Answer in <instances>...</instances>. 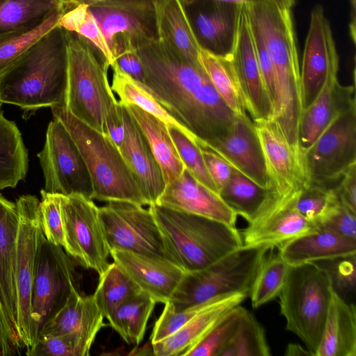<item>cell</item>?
I'll list each match as a JSON object with an SVG mask.
<instances>
[{
    "label": "cell",
    "instance_id": "6da1fadb",
    "mask_svg": "<svg viewBox=\"0 0 356 356\" xmlns=\"http://www.w3.org/2000/svg\"><path fill=\"white\" fill-rule=\"evenodd\" d=\"M136 51L145 71L142 85L200 143L227 133L236 114L218 95L200 64L184 60L157 38Z\"/></svg>",
    "mask_w": 356,
    "mask_h": 356
},
{
    "label": "cell",
    "instance_id": "7a4b0ae2",
    "mask_svg": "<svg viewBox=\"0 0 356 356\" xmlns=\"http://www.w3.org/2000/svg\"><path fill=\"white\" fill-rule=\"evenodd\" d=\"M244 6L249 22L259 33L273 64L275 95L270 120L299 154V126L303 104L291 9L262 0Z\"/></svg>",
    "mask_w": 356,
    "mask_h": 356
},
{
    "label": "cell",
    "instance_id": "3957f363",
    "mask_svg": "<svg viewBox=\"0 0 356 356\" xmlns=\"http://www.w3.org/2000/svg\"><path fill=\"white\" fill-rule=\"evenodd\" d=\"M67 78L65 30L58 25L0 74V104L26 113L63 104Z\"/></svg>",
    "mask_w": 356,
    "mask_h": 356
},
{
    "label": "cell",
    "instance_id": "277c9868",
    "mask_svg": "<svg viewBox=\"0 0 356 356\" xmlns=\"http://www.w3.org/2000/svg\"><path fill=\"white\" fill-rule=\"evenodd\" d=\"M159 229L166 258L184 272L207 267L243 245L241 232L228 224L149 205Z\"/></svg>",
    "mask_w": 356,
    "mask_h": 356
},
{
    "label": "cell",
    "instance_id": "5b68a950",
    "mask_svg": "<svg viewBox=\"0 0 356 356\" xmlns=\"http://www.w3.org/2000/svg\"><path fill=\"white\" fill-rule=\"evenodd\" d=\"M51 108L54 118L63 124L83 158L91 179L92 200L148 205L119 149L106 134L79 120L63 104Z\"/></svg>",
    "mask_w": 356,
    "mask_h": 356
},
{
    "label": "cell",
    "instance_id": "8992f818",
    "mask_svg": "<svg viewBox=\"0 0 356 356\" xmlns=\"http://www.w3.org/2000/svg\"><path fill=\"white\" fill-rule=\"evenodd\" d=\"M67 78L63 105L74 117L105 134L106 118L118 102L108 79L109 66L86 39L65 30Z\"/></svg>",
    "mask_w": 356,
    "mask_h": 356
},
{
    "label": "cell",
    "instance_id": "52a82bcc",
    "mask_svg": "<svg viewBox=\"0 0 356 356\" xmlns=\"http://www.w3.org/2000/svg\"><path fill=\"white\" fill-rule=\"evenodd\" d=\"M267 245H245L207 267L185 272L168 303L175 311L218 296L243 293L250 296L254 280L268 252Z\"/></svg>",
    "mask_w": 356,
    "mask_h": 356
},
{
    "label": "cell",
    "instance_id": "ba28073f",
    "mask_svg": "<svg viewBox=\"0 0 356 356\" xmlns=\"http://www.w3.org/2000/svg\"><path fill=\"white\" fill-rule=\"evenodd\" d=\"M328 275L314 263L289 266L279 295L286 329L295 334L315 356L331 300Z\"/></svg>",
    "mask_w": 356,
    "mask_h": 356
},
{
    "label": "cell",
    "instance_id": "9c48e42d",
    "mask_svg": "<svg viewBox=\"0 0 356 356\" xmlns=\"http://www.w3.org/2000/svg\"><path fill=\"white\" fill-rule=\"evenodd\" d=\"M78 284L70 256L63 247L48 241L42 232L36 254L32 292L33 346L47 323L63 307L71 293L79 289Z\"/></svg>",
    "mask_w": 356,
    "mask_h": 356
},
{
    "label": "cell",
    "instance_id": "30bf717a",
    "mask_svg": "<svg viewBox=\"0 0 356 356\" xmlns=\"http://www.w3.org/2000/svg\"><path fill=\"white\" fill-rule=\"evenodd\" d=\"M15 203L19 218L14 273L17 300L15 330L27 352L33 346L32 292L36 254L43 229L40 201L35 196L22 195Z\"/></svg>",
    "mask_w": 356,
    "mask_h": 356
},
{
    "label": "cell",
    "instance_id": "8fae6325",
    "mask_svg": "<svg viewBox=\"0 0 356 356\" xmlns=\"http://www.w3.org/2000/svg\"><path fill=\"white\" fill-rule=\"evenodd\" d=\"M302 163L307 185L327 187L356 164V102L302 152Z\"/></svg>",
    "mask_w": 356,
    "mask_h": 356
},
{
    "label": "cell",
    "instance_id": "7c38bea8",
    "mask_svg": "<svg viewBox=\"0 0 356 356\" xmlns=\"http://www.w3.org/2000/svg\"><path fill=\"white\" fill-rule=\"evenodd\" d=\"M63 249L81 266L100 276L108 267V246L99 207L82 195H60Z\"/></svg>",
    "mask_w": 356,
    "mask_h": 356
},
{
    "label": "cell",
    "instance_id": "4fadbf2b",
    "mask_svg": "<svg viewBox=\"0 0 356 356\" xmlns=\"http://www.w3.org/2000/svg\"><path fill=\"white\" fill-rule=\"evenodd\" d=\"M44 178V191L51 194L82 195L90 198L92 186L83 158L71 135L58 120L47 127L44 145L37 154Z\"/></svg>",
    "mask_w": 356,
    "mask_h": 356
},
{
    "label": "cell",
    "instance_id": "5bb4252c",
    "mask_svg": "<svg viewBox=\"0 0 356 356\" xmlns=\"http://www.w3.org/2000/svg\"><path fill=\"white\" fill-rule=\"evenodd\" d=\"M99 214L110 250L166 258L159 229L149 209L130 202L111 201L99 207Z\"/></svg>",
    "mask_w": 356,
    "mask_h": 356
},
{
    "label": "cell",
    "instance_id": "9a60e30c",
    "mask_svg": "<svg viewBox=\"0 0 356 356\" xmlns=\"http://www.w3.org/2000/svg\"><path fill=\"white\" fill-rule=\"evenodd\" d=\"M229 57L250 118L253 122L270 120L273 106L259 68L244 4L241 6L236 34Z\"/></svg>",
    "mask_w": 356,
    "mask_h": 356
},
{
    "label": "cell",
    "instance_id": "2e32d148",
    "mask_svg": "<svg viewBox=\"0 0 356 356\" xmlns=\"http://www.w3.org/2000/svg\"><path fill=\"white\" fill-rule=\"evenodd\" d=\"M339 67L330 23L323 7L316 5L311 12L300 68L303 109L316 98L329 73Z\"/></svg>",
    "mask_w": 356,
    "mask_h": 356
},
{
    "label": "cell",
    "instance_id": "e0dca14e",
    "mask_svg": "<svg viewBox=\"0 0 356 356\" xmlns=\"http://www.w3.org/2000/svg\"><path fill=\"white\" fill-rule=\"evenodd\" d=\"M200 147L223 159L232 168L264 188L270 186L265 159L253 121L248 114L236 115L223 136Z\"/></svg>",
    "mask_w": 356,
    "mask_h": 356
},
{
    "label": "cell",
    "instance_id": "ac0fdd59",
    "mask_svg": "<svg viewBox=\"0 0 356 356\" xmlns=\"http://www.w3.org/2000/svg\"><path fill=\"white\" fill-rule=\"evenodd\" d=\"M298 192L284 196L273 195L257 217L241 232L243 245H267L274 249L317 229L315 224L296 209L294 203Z\"/></svg>",
    "mask_w": 356,
    "mask_h": 356
},
{
    "label": "cell",
    "instance_id": "d6986e66",
    "mask_svg": "<svg viewBox=\"0 0 356 356\" xmlns=\"http://www.w3.org/2000/svg\"><path fill=\"white\" fill-rule=\"evenodd\" d=\"M262 148L273 195L284 196L307 185L300 157L271 120L253 122Z\"/></svg>",
    "mask_w": 356,
    "mask_h": 356
},
{
    "label": "cell",
    "instance_id": "ffe728a7",
    "mask_svg": "<svg viewBox=\"0 0 356 356\" xmlns=\"http://www.w3.org/2000/svg\"><path fill=\"white\" fill-rule=\"evenodd\" d=\"M110 255L141 291L156 303L170 300L185 273L165 257L119 250H111Z\"/></svg>",
    "mask_w": 356,
    "mask_h": 356
},
{
    "label": "cell",
    "instance_id": "44dd1931",
    "mask_svg": "<svg viewBox=\"0 0 356 356\" xmlns=\"http://www.w3.org/2000/svg\"><path fill=\"white\" fill-rule=\"evenodd\" d=\"M156 204L236 226V214L220 195L200 183L186 168L165 185Z\"/></svg>",
    "mask_w": 356,
    "mask_h": 356
},
{
    "label": "cell",
    "instance_id": "7402d4cb",
    "mask_svg": "<svg viewBox=\"0 0 356 356\" xmlns=\"http://www.w3.org/2000/svg\"><path fill=\"white\" fill-rule=\"evenodd\" d=\"M90 9L112 51L118 44H129L136 49L156 39L154 6L122 7L92 6Z\"/></svg>",
    "mask_w": 356,
    "mask_h": 356
},
{
    "label": "cell",
    "instance_id": "603a6c76",
    "mask_svg": "<svg viewBox=\"0 0 356 356\" xmlns=\"http://www.w3.org/2000/svg\"><path fill=\"white\" fill-rule=\"evenodd\" d=\"M120 104L124 132L119 150L148 206L156 204L165 187L161 170L136 120L126 107Z\"/></svg>",
    "mask_w": 356,
    "mask_h": 356
},
{
    "label": "cell",
    "instance_id": "cb8c5ba5",
    "mask_svg": "<svg viewBox=\"0 0 356 356\" xmlns=\"http://www.w3.org/2000/svg\"><path fill=\"white\" fill-rule=\"evenodd\" d=\"M339 68L332 70L314 101L302 112L299 126L301 154L341 112L356 102L355 85L342 86Z\"/></svg>",
    "mask_w": 356,
    "mask_h": 356
},
{
    "label": "cell",
    "instance_id": "d4e9b609",
    "mask_svg": "<svg viewBox=\"0 0 356 356\" xmlns=\"http://www.w3.org/2000/svg\"><path fill=\"white\" fill-rule=\"evenodd\" d=\"M248 296L243 293L227 294L207 307L176 332L151 343L156 356H186L232 308L241 305Z\"/></svg>",
    "mask_w": 356,
    "mask_h": 356
},
{
    "label": "cell",
    "instance_id": "484cf974",
    "mask_svg": "<svg viewBox=\"0 0 356 356\" xmlns=\"http://www.w3.org/2000/svg\"><path fill=\"white\" fill-rule=\"evenodd\" d=\"M201 1L204 6L190 19L200 45L214 54L228 56L236 37L242 4Z\"/></svg>",
    "mask_w": 356,
    "mask_h": 356
},
{
    "label": "cell",
    "instance_id": "4316f807",
    "mask_svg": "<svg viewBox=\"0 0 356 356\" xmlns=\"http://www.w3.org/2000/svg\"><path fill=\"white\" fill-rule=\"evenodd\" d=\"M154 15L157 39L184 60L200 64L201 47L181 0H156Z\"/></svg>",
    "mask_w": 356,
    "mask_h": 356
},
{
    "label": "cell",
    "instance_id": "83f0119b",
    "mask_svg": "<svg viewBox=\"0 0 356 356\" xmlns=\"http://www.w3.org/2000/svg\"><path fill=\"white\" fill-rule=\"evenodd\" d=\"M277 248L282 257L289 266H296L356 254V239L318 227L285 242Z\"/></svg>",
    "mask_w": 356,
    "mask_h": 356
},
{
    "label": "cell",
    "instance_id": "f1b7e54d",
    "mask_svg": "<svg viewBox=\"0 0 356 356\" xmlns=\"http://www.w3.org/2000/svg\"><path fill=\"white\" fill-rule=\"evenodd\" d=\"M18 223L16 203L0 193V297L15 329L17 300L14 273Z\"/></svg>",
    "mask_w": 356,
    "mask_h": 356
},
{
    "label": "cell",
    "instance_id": "f546056e",
    "mask_svg": "<svg viewBox=\"0 0 356 356\" xmlns=\"http://www.w3.org/2000/svg\"><path fill=\"white\" fill-rule=\"evenodd\" d=\"M315 356H356V307L332 289L331 300Z\"/></svg>",
    "mask_w": 356,
    "mask_h": 356
},
{
    "label": "cell",
    "instance_id": "4dcf8cb0",
    "mask_svg": "<svg viewBox=\"0 0 356 356\" xmlns=\"http://www.w3.org/2000/svg\"><path fill=\"white\" fill-rule=\"evenodd\" d=\"M124 106L144 134L161 170L165 185L172 182L186 168L170 137L168 126L135 105Z\"/></svg>",
    "mask_w": 356,
    "mask_h": 356
},
{
    "label": "cell",
    "instance_id": "1f68e13d",
    "mask_svg": "<svg viewBox=\"0 0 356 356\" xmlns=\"http://www.w3.org/2000/svg\"><path fill=\"white\" fill-rule=\"evenodd\" d=\"M93 295L83 296L79 289L74 290L67 302L47 323L41 335L63 334L74 332H86L95 334L106 325ZM39 339V338H38Z\"/></svg>",
    "mask_w": 356,
    "mask_h": 356
},
{
    "label": "cell",
    "instance_id": "d6a6232c",
    "mask_svg": "<svg viewBox=\"0 0 356 356\" xmlns=\"http://www.w3.org/2000/svg\"><path fill=\"white\" fill-rule=\"evenodd\" d=\"M66 3L44 17L0 33V74L22 57L41 38L58 25Z\"/></svg>",
    "mask_w": 356,
    "mask_h": 356
},
{
    "label": "cell",
    "instance_id": "836d02e7",
    "mask_svg": "<svg viewBox=\"0 0 356 356\" xmlns=\"http://www.w3.org/2000/svg\"><path fill=\"white\" fill-rule=\"evenodd\" d=\"M28 152L15 122L6 118L0 106V190L15 188L24 179Z\"/></svg>",
    "mask_w": 356,
    "mask_h": 356
},
{
    "label": "cell",
    "instance_id": "e575fe53",
    "mask_svg": "<svg viewBox=\"0 0 356 356\" xmlns=\"http://www.w3.org/2000/svg\"><path fill=\"white\" fill-rule=\"evenodd\" d=\"M113 76L111 88L123 105H135L164 122L168 127H175L189 139L199 145L200 140L180 124L140 83L122 72L115 65L111 67Z\"/></svg>",
    "mask_w": 356,
    "mask_h": 356
},
{
    "label": "cell",
    "instance_id": "d590c367",
    "mask_svg": "<svg viewBox=\"0 0 356 356\" xmlns=\"http://www.w3.org/2000/svg\"><path fill=\"white\" fill-rule=\"evenodd\" d=\"M236 214L251 222L266 206L273 193L233 168L231 177L219 193Z\"/></svg>",
    "mask_w": 356,
    "mask_h": 356
},
{
    "label": "cell",
    "instance_id": "8d00e7d4",
    "mask_svg": "<svg viewBox=\"0 0 356 356\" xmlns=\"http://www.w3.org/2000/svg\"><path fill=\"white\" fill-rule=\"evenodd\" d=\"M198 60L226 105L236 115L248 114L229 55H216L200 47Z\"/></svg>",
    "mask_w": 356,
    "mask_h": 356
},
{
    "label": "cell",
    "instance_id": "74e56055",
    "mask_svg": "<svg viewBox=\"0 0 356 356\" xmlns=\"http://www.w3.org/2000/svg\"><path fill=\"white\" fill-rule=\"evenodd\" d=\"M156 303L149 296L141 292L117 307L107 319L126 343L138 346L143 340Z\"/></svg>",
    "mask_w": 356,
    "mask_h": 356
},
{
    "label": "cell",
    "instance_id": "f35d334b",
    "mask_svg": "<svg viewBox=\"0 0 356 356\" xmlns=\"http://www.w3.org/2000/svg\"><path fill=\"white\" fill-rule=\"evenodd\" d=\"M58 26L88 41L98 51L109 67L114 64L112 51L87 4L68 0Z\"/></svg>",
    "mask_w": 356,
    "mask_h": 356
},
{
    "label": "cell",
    "instance_id": "ab89813d",
    "mask_svg": "<svg viewBox=\"0 0 356 356\" xmlns=\"http://www.w3.org/2000/svg\"><path fill=\"white\" fill-rule=\"evenodd\" d=\"M141 292L133 280L113 261L99 276L93 297L103 316L107 318L117 307Z\"/></svg>",
    "mask_w": 356,
    "mask_h": 356
},
{
    "label": "cell",
    "instance_id": "60d3db41",
    "mask_svg": "<svg viewBox=\"0 0 356 356\" xmlns=\"http://www.w3.org/2000/svg\"><path fill=\"white\" fill-rule=\"evenodd\" d=\"M270 355L264 328L254 315L243 307L236 331L220 356H269Z\"/></svg>",
    "mask_w": 356,
    "mask_h": 356
},
{
    "label": "cell",
    "instance_id": "b9f144b4",
    "mask_svg": "<svg viewBox=\"0 0 356 356\" xmlns=\"http://www.w3.org/2000/svg\"><path fill=\"white\" fill-rule=\"evenodd\" d=\"M289 265L280 252L266 254L251 289L253 308H258L279 296L284 284Z\"/></svg>",
    "mask_w": 356,
    "mask_h": 356
},
{
    "label": "cell",
    "instance_id": "7bdbcfd3",
    "mask_svg": "<svg viewBox=\"0 0 356 356\" xmlns=\"http://www.w3.org/2000/svg\"><path fill=\"white\" fill-rule=\"evenodd\" d=\"M67 0H0V33L41 19Z\"/></svg>",
    "mask_w": 356,
    "mask_h": 356
},
{
    "label": "cell",
    "instance_id": "ee69618b",
    "mask_svg": "<svg viewBox=\"0 0 356 356\" xmlns=\"http://www.w3.org/2000/svg\"><path fill=\"white\" fill-rule=\"evenodd\" d=\"M97 334L86 332H74L63 334L41 335L28 356H86Z\"/></svg>",
    "mask_w": 356,
    "mask_h": 356
},
{
    "label": "cell",
    "instance_id": "f6af8a7d",
    "mask_svg": "<svg viewBox=\"0 0 356 356\" xmlns=\"http://www.w3.org/2000/svg\"><path fill=\"white\" fill-rule=\"evenodd\" d=\"M340 202L334 186L307 185L298 193L294 205L300 215L318 227Z\"/></svg>",
    "mask_w": 356,
    "mask_h": 356
},
{
    "label": "cell",
    "instance_id": "bcb514c9",
    "mask_svg": "<svg viewBox=\"0 0 356 356\" xmlns=\"http://www.w3.org/2000/svg\"><path fill=\"white\" fill-rule=\"evenodd\" d=\"M243 309L239 305L230 309L186 356H220L236 331Z\"/></svg>",
    "mask_w": 356,
    "mask_h": 356
},
{
    "label": "cell",
    "instance_id": "7dc6e473",
    "mask_svg": "<svg viewBox=\"0 0 356 356\" xmlns=\"http://www.w3.org/2000/svg\"><path fill=\"white\" fill-rule=\"evenodd\" d=\"M323 269L331 280L333 290L350 302L356 289V254L337 257L312 262Z\"/></svg>",
    "mask_w": 356,
    "mask_h": 356
},
{
    "label": "cell",
    "instance_id": "c3c4849f",
    "mask_svg": "<svg viewBox=\"0 0 356 356\" xmlns=\"http://www.w3.org/2000/svg\"><path fill=\"white\" fill-rule=\"evenodd\" d=\"M168 128L186 169L200 183L218 193L207 171L201 147L179 129L175 127Z\"/></svg>",
    "mask_w": 356,
    "mask_h": 356
},
{
    "label": "cell",
    "instance_id": "681fc988",
    "mask_svg": "<svg viewBox=\"0 0 356 356\" xmlns=\"http://www.w3.org/2000/svg\"><path fill=\"white\" fill-rule=\"evenodd\" d=\"M221 296L179 311L173 310L168 303H165V307L153 328L150 337L151 343L161 341L176 332L200 312L213 303Z\"/></svg>",
    "mask_w": 356,
    "mask_h": 356
},
{
    "label": "cell",
    "instance_id": "f907efd6",
    "mask_svg": "<svg viewBox=\"0 0 356 356\" xmlns=\"http://www.w3.org/2000/svg\"><path fill=\"white\" fill-rule=\"evenodd\" d=\"M40 211L45 238L50 243L64 246V232L60 211V195L40 192Z\"/></svg>",
    "mask_w": 356,
    "mask_h": 356
},
{
    "label": "cell",
    "instance_id": "816d5d0a",
    "mask_svg": "<svg viewBox=\"0 0 356 356\" xmlns=\"http://www.w3.org/2000/svg\"><path fill=\"white\" fill-rule=\"evenodd\" d=\"M342 236L356 239V213L350 211L341 202L319 225Z\"/></svg>",
    "mask_w": 356,
    "mask_h": 356
},
{
    "label": "cell",
    "instance_id": "f5cc1de1",
    "mask_svg": "<svg viewBox=\"0 0 356 356\" xmlns=\"http://www.w3.org/2000/svg\"><path fill=\"white\" fill-rule=\"evenodd\" d=\"M113 54L114 57L113 65H115L137 82L144 83V67L134 47L128 44L120 45L115 49Z\"/></svg>",
    "mask_w": 356,
    "mask_h": 356
},
{
    "label": "cell",
    "instance_id": "db71d44e",
    "mask_svg": "<svg viewBox=\"0 0 356 356\" xmlns=\"http://www.w3.org/2000/svg\"><path fill=\"white\" fill-rule=\"evenodd\" d=\"M24 348L0 297V356L19 354Z\"/></svg>",
    "mask_w": 356,
    "mask_h": 356
},
{
    "label": "cell",
    "instance_id": "11a10c76",
    "mask_svg": "<svg viewBox=\"0 0 356 356\" xmlns=\"http://www.w3.org/2000/svg\"><path fill=\"white\" fill-rule=\"evenodd\" d=\"M201 149L207 171L219 194L228 182L233 168L215 152L202 147Z\"/></svg>",
    "mask_w": 356,
    "mask_h": 356
},
{
    "label": "cell",
    "instance_id": "9f6ffc18",
    "mask_svg": "<svg viewBox=\"0 0 356 356\" xmlns=\"http://www.w3.org/2000/svg\"><path fill=\"white\" fill-rule=\"evenodd\" d=\"M250 26L254 38L259 68L261 72L266 89L273 106L275 95L273 64L259 33L254 27L251 26V24Z\"/></svg>",
    "mask_w": 356,
    "mask_h": 356
},
{
    "label": "cell",
    "instance_id": "6f0895ef",
    "mask_svg": "<svg viewBox=\"0 0 356 356\" xmlns=\"http://www.w3.org/2000/svg\"><path fill=\"white\" fill-rule=\"evenodd\" d=\"M334 188L339 201L356 213V164L344 172Z\"/></svg>",
    "mask_w": 356,
    "mask_h": 356
},
{
    "label": "cell",
    "instance_id": "680465c9",
    "mask_svg": "<svg viewBox=\"0 0 356 356\" xmlns=\"http://www.w3.org/2000/svg\"><path fill=\"white\" fill-rule=\"evenodd\" d=\"M124 122L121 104L118 101L108 112L105 122V134L119 149L124 138Z\"/></svg>",
    "mask_w": 356,
    "mask_h": 356
},
{
    "label": "cell",
    "instance_id": "91938a15",
    "mask_svg": "<svg viewBox=\"0 0 356 356\" xmlns=\"http://www.w3.org/2000/svg\"><path fill=\"white\" fill-rule=\"evenodd\" d=\"M79 3L92 6H108L122 7H150L154 6L156 0H74Z\"/></svg>",
    "mask_w": 356,
    "mask_h": 356
},
{
    "label": "cell",
    "instance_id": "94428289",
    "mask_svg": "<svg viewBox=\"0 0 356 356\" xmlns=\"http://www.w3.org/2000/svg\"><path fill=\"white\" fill-rule=\"evenodd\" d=\"M284 355L288 356H314L307 348H305L301 345L295 343H290L288 344Z\"/></svg>",
    "mask_w": 356,
    "mask_h": 356
},
{
    "label": "cell",
    "instance_id": "6125c7cd",
    "mask_svg": "<svg viewBox=\"0 0 356 356\" xmlns=\"http://www.w3.org/2000/svg\"><path fill=\"white\" fill-rule=\"evenodd\" d=\"M197 1H202V0H181L184 5L186 7L194 2H196ZM205 1H216V2H221V3H235V4H247L249 3H251L256 0H205Z\"/></svg>",
    "mask_w": 356,
    "mask_h": 356
},
{
    "label": "cell",
    "instance_id": "be15d7a7",
    "mask_svg": "<svg viewBox=\"0 0 356 356\" xmlns=\"http://www.w3.org/2000/svg\"><path fill=\"white\" fill-rule=\"evenodd\" d=\"M355 1L356 0H350L351 2V15L350 23V33L353 42H355Z\"/></svg>",
    "mask_w": 356,
    "mask_h": 356
},
{
    "label": "cell",
    "instance_id": "e7e4bbea",
    "mask_svg": "<svg viewBox=\"0 0 356 356\" xmlns=\"http://www.w3.org/2000/svg\"><path fill=\"white\" fill-rule=\"evenodd\" d=\"M270 3L274 4L280 8H289L293 6L295 0H262Z\"/></svg>",
    "mask_w": 356,
    "mask_h": 356
}]
</instances>
